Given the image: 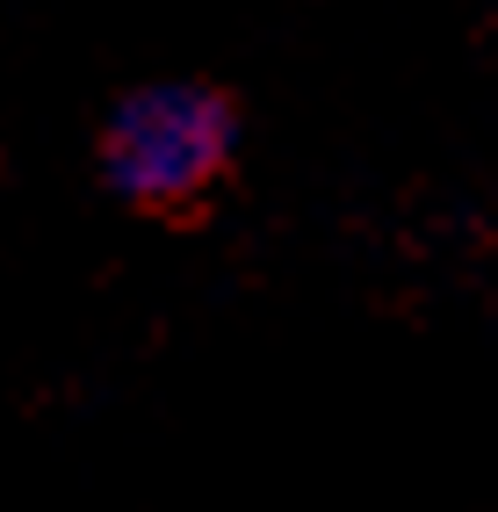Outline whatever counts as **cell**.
<instances>
[{
    "label": "cell",
    "mask_w": 498,
    "mask_h": 512,
    "mask_svg": "<svg viewBox=\"0 0 498 512\" xmlns=\"http://www.w3.org/2000/svg\"><path fill=\"white\" fill-rule=\"evenodd\" d=\"M231 152H239L231 94L203 80H152V87H130L109 109L94 166H102V188L116 202L174 217V210H195L231 174Z\"/></svg>",
    "instance_id": "cell-1"
}]
</instances>
